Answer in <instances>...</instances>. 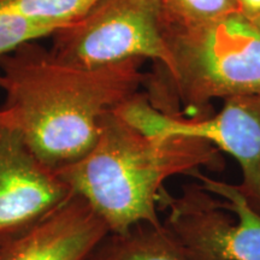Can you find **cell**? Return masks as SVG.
<instances>
[{
    "mask_svg": "<svg viewBox=\"0 0 260 260\" xmlns=\"http://www.w3.org/2000/svg\"><path fill=\"white\" fill-rule=\"evenodd\" d=\"M248 18L251 19L253 23H254V24L256 25V27H258V28L260 29V14L253 16V17H248Z\"/></svg>",
    "mask_w": 260,
    "mask_h": 260,
    "instance_id": "cell-14",
    "label": "cell"
},
{
    "mask_svg": "<svg viewBox=\"0 0 260 260\" xmlns=\"http://www.w3.org/2000/svg\"><path fill=\"white\" fill-rule=\"evenodd\" d=\"M115 112L148 138L203 140L232 155L241 169L237 187L260 212V94L229 98L217 115L187 119L160 111L138 92Z\"/></svg>",
    "mask_w": 260,
    "mask_h": 260,
    "instance_id": "cell-6",
    "label": "cell"
},
{
    "mask_svg": "<svg viewBox=\"0 0 260 260\" xmlns=\"http://www.w3.org/2000/svg\"><path fill=\"white\" fill-rule=\"evenodd\" d=\"M51 37L56 59L84 69L132 59H152L162 70L171 65L164 0H98Z\"/></svg>",
    "mask_w": 260,
    "mask_h": 260,
    "instance_id": "cell-5",
    "label": "cell"
},
{
    "mask_svg": "<svg viewBox=\"0 0 260 260\" xmlns=\"http://www.w3.org/2000/svg\"><path fill=\"white\" fill-rule=\"evenodd\" d=\"M0 88H2V75H0Z\"/></svg>",
    "mask_w": 260,
    "mask_h": 260,
    "instance_id": "cell-16",
    "label": "cell"
},
{
    "mask_svg": "<svg viewBox=\"0 0 260 260\" xmlns=\"http://www.w3.org/2000/svg\"><path fill=\"white\" fill-rule=\"evenodd\" d=\"M144 61L84 69L61 63L35 41L21 45L0 57V122L48 167L70 164L95 144L104 117L145 84Z\"/></svg>",
    "mask_w": 260,
    "mask_h": 260,
    "instance_id": "cell-1",
    "label": "cell"
},
{
    "mask_svg": "<svg viewBox=\"0 0 260 260\" xmlns=\"http://www.w3.org/2000/svg\"><path fill=\"white\" fill-rule=\"evenodd\" d=\"M82 198L73 195L58 209L0 245V260H87L109 234Z\"/></svg>",
    "mask_w": 260,
    "mask_h": 260,
    "instance_id": "cell-8",
    "label": "cell"
},
{
    "mask_svg": "<svg viewBox=\"0 0 260 260\" xmlns=\"http://www.w3.org/2000/svg\"><path fill=\"white\" fill-rule=\"evenodd\" d=\"M98 0H0V12L58 30L86 14Z\"/></svg>",
    "mask_w": 260,
    "mask_h": 260,
    "instance_id": "cell-10",
    "label": "cell"
},
{
    "mask_svg": "<svg viewBox=\"0 0 260 260\" xmlns=\"http://www.w3.org/2000/svg\"><path fill=\"white\" fill-rule=\"evenodd\" d=\"M73 195L56 169L42 161L16 130L0 122V235H17Z\"/></svg>",
    "mask_w": 260,
    "mask_h": 260,
    "instance_id": "cell-7",
    "label": "cell"
},
{
    "mask_svg": "<svg viewBox=\"0 0 260 260\" xmlns=\"http://www.w3.org/2000/svg\"><path fill=\"white\" fill-rule=\"evenodd\" d=\"M219 153L203 140L148 138L113 110L103 118L93 147L56 171L110 233H124L140 224H160L159 199L165 182L217 167Z\"/></svg>",
    "mask_w": 260,
    "mask_h": 260,
    "instance_id": "cell-2",
    "label": "cell"
},
{
    "mask_svg": "<svg viewBox=\"0 0 260 260\" xmlns=\"http://www.w3.org/2000/svg\"><path fill=\"white\" fill-rule=\"evenodd\" d=\"M54 31L47 25L0 12V57L27 42L51 37Z\"/></svg>",
    "mask_w": 260,
    "mask_h": 260,
    "instance_id": "cell-11",
    "label": "cell"
},
{
    "mask_svg": "<svg viewBox=\"0 0 260 260\" xmlns=\"http://www.w3.org/2000/svg\"><path fill=\"white\" fill-rule=\"evenodd\" d=\"M178 195L162 190V225L189 260H260V212L237 184L200 171Z\"/></svg>",
    "mask_w": 260,
    "mask_h": 260,
    "instance_id": "cell-4",
    "label": "cell"
},
{
    "mask_svg": "<svg viewBox=\"0 0 260 260\" xmlns=\"http://www.w3.org/2000/svg\"><path fill=\"white\" fill-rule=\"evenodd\" d=\"M165 35L169 82L146 93L158 110L180 116V104L201 109L218 98L260 94V29L241 11L194 22L165 10Z\"/></svg>",
    "mask_w": 260,
    "mask_h": 260,
    "instance_id": "cell-3",
    "label": "cell"
},
{
    "mask_svg": "<svg viewBox=\"0 0 260 260\" xmlns=\"http://www.w3.org/2000/svg\"><path fill=\"white\" fill-rule=\"evenodd\" d=\"M12 237H14V236H12ZM9 239H11V237H6V236H2V235H0V245H2L3 242L8 241Z\"/></svg>",
    "mask_w": 260,
    "mask_h": 260,
    "instance_id": "cell-15",
    "label": "cell"
},
{
    "mask_svg": "<svg viewBox=\"0 0 260 260\" xmlns=\"http://www.w3.org/2000/svg\"><path fill=\"white\" fill-rule=\"evenodd\" d=\"M165 10L184 21H207L240 11L236 0H164Z\"/></svg>",
    "mask_w": 260,
    "mask_h": 260,
    "instance_id": "cell-12",
    "label": "cell"
},
{
    "mask_svg": "<svg viewBox=\"0 0 260 260\" xmlns=\"http://www.w3.org/2000/svg\"><path fill=\"white\" fill-rule=\"evenodd\" d=\"M239 10L247 17L260 14V0H236Z\"/></svg>",
    "mask_w": 260,
    "mask_h": 260,
    "instance_id": "cell-13",
    "label": "cell"
},
{
    "mask_svg": "<svg viewBox=\"0 0 260 260\" xmlns=\"http://www.w3.org/2000/svg\"><path fill=\"white\" fill-rule=\"evenodd\" d=\"M87 260H189L175 245L162 222L109 233Z\"/></svg>",
    "mask_w": 260,
    "mask_h": 260,
    "instance_id": "cell-9",
    "label": "cell"
}]
</instances>
